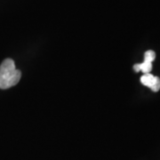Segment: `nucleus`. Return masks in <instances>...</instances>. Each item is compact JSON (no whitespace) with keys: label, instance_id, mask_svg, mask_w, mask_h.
<instances>
[{"label":"nucleus","instance_id":"f257e3e1","mask_svg":"<svg viewBox=\"0 0 160 160\" xmlns=\"http://www.w3.org/2000/svg\"><path fill=\"white\" fill-rule=\"evenodd\" d=\"M22 78V72L15 68L12 59H6L0 65V88L8 89L16 86Z\"/></svg>","mask_w":160,"mask_h":160},{"label":"nucleus","instance_id":"f03ea898","mask_svg":"<svg viewBox=\"0 0 160 160\" xmlns=\"http://www.w3.org/2000/svg\"><path fill=\"white\" fill-rule=\"evenodd\" d=\"M156 58V53L152 50H149L145 52L144 54V61L142 63L140 64H135L133 66V69L139 72V71H142L144 74L150 73L151 69H152V62Z\"/></svg>","mask_w":160,"mask_h":160},{"label":"nucleus","instance_id":"7ed1b4c3","mask_svg":"<svg viewBox=\"0 0 160 160\" xmlns=\"http://www.w3.org/2000/svg\"><path fill=\"white\" fill-rule=\"evenodd\" d=\"M141 82L143 86H148L153 92H158L160 89V78L150 73L144 74L141 78Z\"/></svg>","mask_w":160,"mask_h":160}]
</instances>
